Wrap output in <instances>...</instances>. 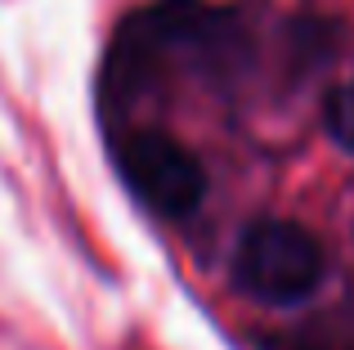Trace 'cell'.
I'll return each mask as SVG.
<instances>
[{
    "label": "cell",
    "mask_w": 354,
    "mask_h": 350,
    "mask_svg": "<svg viewBox=\"0 0 354 350\" xmlns=\"http://www.w3.org/2000/svg\"><path fill=\"white\" fill-rule=\"evenodd\" d=\"M323 126H328V135L341 149L354 153V81H346V86H337L328 95V104H323Z\"/></svg>",
    "instance_id": "3"
},
{
    "label": "cell",
    "mask_w": 354,
    "mask_h": 350,
    "mask_svg": "<svg viewBox=\"0 0 354 350\" xmlns=\"http://www.w3.org/2000/svg\"><path fill=\"white\" fill-rule=\"evenodd\" d=\"M117 171L126 189L157 216H189L207 193V171L180 140L162 131H135L113 144Z\"/></svg>",
    "instance_id": "2"
},
{
    "label": "cell",
    "mask_w": 354,
    "mask_h": 350,
    "mask_svg": "<svg viewBox=\"0 0 354 350\" xmlns=\"http://www.w3.org/2000/svg\"><path fill=\"white\" fill-rule=\"evenodd\" d=\"M323 279V243L296 220H256L238 238L234 283L260 306H296Z\"/></svg>",
    "instance_id": "1"
}]
</instances>
